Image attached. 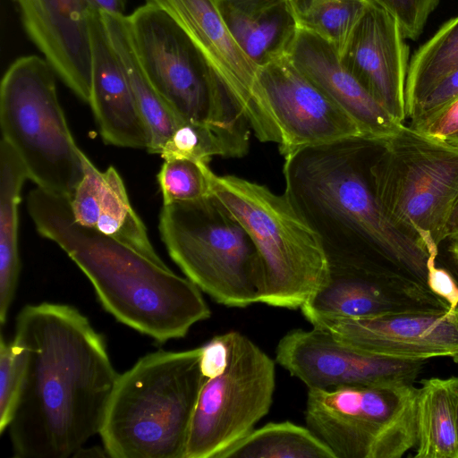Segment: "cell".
I'll list each match as a JSON object with an SVG mask.
<instances>
[{
  "label": "cell",
  "mask_w": 458,
  "mask_h": 458,
  "mask_svg": "<svg viewBox=\"0 0 458 458\" xmlns=\"http://www.w3.org/2000/svg\"><path fill=\"white\" fill-rule=\"evenodd\" d=\"M13 343L22 360L13 456L72 457L99 434L120 375L103 336L75 307L42 302L20 311Z\"/></svg>",
  "instance_id": "obj_1"
},
{
  "label": "cell",
  "mask_w": 458,
  "mask_h": 458,
  "mask_svg": "<svg viewBox=\"0 0 458 458\" xmlns=\"http://www.w3.org/2000/svg\"><path fill=\"white\" fill-rule=\"evenodd\" d=\"M370 138L359 135L284 157V194L318 235L330 268L382 265L427 285L436 257L381 205L369 173Z\"/></svg>",
  "instance_id": "obj_2"
},
{
  "label": "cell",
  "mask_w": 458,
  "mask_h": 458,
  "mask_svg": "<svg viewBox=\"0 0 458 458\" xmlns=\"http://www.w3.org/2000/svg\"><path fill=\"white\" fill-rule=\"evenodd\" d=\"M27 207L38 233L67 253L117 321L163 344L184 337L193 325L210 318L195 284L80 224L70 198L37 187Z\"/></svg>",
  "instance_id": "obj_3"
},
{
  "label": "cell",
  "mask_w": 458,
  "mask_h": 458,
  "mask_svg": "<svg viewBox=\"0 0 458 458\" xmlns=\"http://www.w3.org/2000/svg\"><path fill=\"white\" fill-rule=\"evenodd\" d=\"M201 347L159 350L119 375L99 431L112 458H183L205 377Z\"/></svg>",
  "instance_id": "obj_4"
},
{
  "label": "cell",
  "mask_w": 458,
  "mask_h": 458,
  "mask_svg": "<svg viewBox=\"0 0 458 458\" xmlns=\"http://www.w3.org/2000/svg\"><path fill=\"white\" fill-rule=\"evenodd\" d=\"M212 191L256 247L263 276L260 302L301 309L329 273L317 233L284 193L276 194L266 185L215 174Z\"/></svg>",
  "instance_id": "obj_5"
},
{
  "label": "cell",
  "mask_w": 458,
  "mask_h": 458,
  "mask_svg": "<svg viewBox=\"0 0 458 458\" xmlns=\"http://www.w3.org/2000/svg\"><path fill=\"white\" fill-rule=\"evenodd\" d=\"M369 173L390 218L437 258L458 193V146L403 124L385 140L371 139Z\"/></svg>",
  "instance_id": "obj_6"
},
{
  "label": "cell",
  "mask_w": 458,
  "mask_h": 458,
  "mask_svg": "<svg viewBox=\"0 0 458 458\" xmlns=\"http://www.w3.org/2000/svg\"><path fill=\"white\" fill-rule=\"evenodd\" d=\"M158 228L171 259L215 301L233 308L260 302L263 276L256 247L214 194L163 205Z\"/></svg>",
  "instance_id": "obj_7"
},
{
  "label": "cell",
  "mask_w": 458,
  "mask_h": 458,
  "mask_svg": "<svg viewBox=\"0 0 458 458\" xmlns=\"http://www.w3.org/2000/svg\"><path fill=\"white\" fill-rule=\"evenodd\" d=\"M2 135L38 187L71 198L85 175L79 148L58 100L55 71L37 55L15 60L0 87Z\"/></svg>",
  "instance_id": "obj_8"
},
{
  "label": "cell",
  "mask_w": 458,
  "mask_h": 458,
  "mask_svg": "<svg viewBox=\"0 0 458 458\" xmlns=\"http://www.w3.org/2000/svg\"><path fill=\"white\" fill-rule=\"evenodd\" d=\"M417 397L410 383L309 388L306 424L336 458H401L417 446Z\"/></svg>",
  "instance_id": "obj_9"
},
{
  "label": "cell",
  "mask_w": 458,
  "mask_h": 458,
  "mask_svg": "<svg viewBox=\"0 0 458 458\" xmlns=\"http://www.w3.org/2000/svg\"><path fill=\"white\" fill-rule=\"evenodd\" d=\"M127 20L140 65L182 122L222 123L246 119L198 47L165 12L145 4Z\"/></svg>",
  "instance_id": "obj_10"
},
{
  "label": "cell",
  "mask_w": 458,
  "mask_h": 458,
  "mask_svg": "<svg viewBox=\"0 0 458 458\" xmlns=\"http://www.w3.org/2000/svg\"><path fill=\"white\" fill-rule=\"evenodd\" d=\"M225 368L206 378L188 432L183 458H218L269 411L275 361L256 344L230 331Z\"/></svg>",
  "instance_id": "obj_11"
},
{
  "label": "cell",
  "mask_w": 458,
  "mask_h": 458,
  "mask_svg": "<svg viewBox=\"0 0 458 458\" xmlns=\"http://www.w3.org/2000/svg\"><path fill=\"white\" fill-rule=\"evenodd\" d=\"M251 94L284 157L361 135L356 123L288 56L258 68Z\"/></svg>",
  "instance_id": "obj_12"
},
{
  "label": "cell",
  "mask_w": 458,
  "mask_h": 458,
  "mask_svg": "<svg viewBox=\"0 0 458 458\" xmlns=\"http://www.w3.org/2000/svg\"><path fill=\"white\" fill-rule=\"evenodd\" d=\"M276 361L308 388L413 384L425 363L366 352L316 327L284 335L276 346Z\"/></svg>",
  "instance_id": "obj_13"
},
{
  "label": "cell",
  "mask_w": 458,
  "mask_h": 458,
  "mask_svg": "<svg viewBox=\"0 0 458 458\" xmlns=\"http://www.w3.org/2000/svg\"><path fill=\"white\" fill-rule=\"evenodd\" d=\"M301 310L309 320L445 311L450 307L420 281L374 265L329 268L324 284Z\"/></svg>",
  "instance_id": "obj_14"
},
{
  "label": "cell",
  "mask_w": 458,
  "mask_h": 458,
  "mask_svg": "<svg viewBox=\"0 0 458 458\" xmlns=\"http://www.w3.org/2000/svg\"><path fill=\"white\" fill-rule=\"evenodd\" d=\"M313 327L360 351L398 360L458 355V308L371 318L316 317Z\"/></svg>",
  "instance_id": "obj_15"
},
{
  "label": "cell",
  "mask_w": 458,
  "mask_h": 458,
  "mask_svg": "<svg viewBox=\"0 0 458 458\" xmlns=\"http://www.w3.org/2000/svg\"><path fill=\"white\" fill-rule=\"evenodd\" d=\"M172 18L191 38L213 68L259 140L270 142L271 132L252 100L258 67L231 35L219 0H146Z\"/></svg>",
  "instance_id": "obj_16"
},
{
  "label": "cell",
  "mask_w": 458,
  "mask_h": 458,
  "mask_svg": "<svg viewBox=\"0 0 458 458\" xmlns=\"http://www.w3.org/2000/svg\"><path fill=\"white\" fill-rule=\"evenodd\" d=\"M397 20L369 4L339 55L343 65L398 122L406 114L409 47Z\"/></svg>",
  "instance_id": "obj_17"
},
{
  "label": "cell",
  "mask_w": 458,
  "mask_h": 458,
  "mask_svg": "<svg viewBox=\"0 0 458 458\" xmlns=\"http://www.w3.org/2000/svg\"><path fill=\"white\" fill-rule=\"evenodd\" d=\"M28 36L61 80L89 102L91 81L90 16L86 0H14Z\"/></svg>",
  "instance_id": "obj_18"
},
{
  "label": "cell",
  "mask_w": 458,
  "mask_h": 458,
  "mask_svg": "<svg viewBox=\"0 0 458 458\" xmlns=\"http://www.w3.org/2000/svg\"><path fill=\"white\" fill-rule=\"evenodd\" d=\"M288 57L356 123L362 136L385 140L403 126L343 65L335 49L319 36L298 28Z\"/></svg>",
  "instance_id": "obj_19"
},
{
  "label": "cell",
  "mask_w": 458,
  "mask_h": 458,
  "mask_svg": "<svg viewBox=\"0 0 458 458\" xmlns=\"http://www.w3.org/2000/svg\"><path fill=\"white\" fill-rule=\"evenodd\" d=\"M90 104L103 140L111 145L148 148V133L100 12L93 11Z\"/></svg>",
  "instance_id": "obj_20"
},
{
  "label": "cell",
  "mask_w": 458,
  "mask_h": 458,
  "mask_svg": "<svg viewBox=\"0 0 458 458\" xmlns=\"http://www.w3.org/2000/svg\"><path fill=\"white\" fill-rule=\"evenodd\" d=\"M75 219L167 267L158 256L140 217L132 208L123 181L116 169L99 171L87 157L85 175L70 198Z\"/></svg>",
  "instance_id": "obj_21"
},
{
  "label": "cell",
  "mask_w": 458,
  "mask_h": 458,
  "mask_svg": "<svg viewBox=\"0 0 458 458\" xmlns=\"http://www.w3.org/2000/svg\"><path fill=\"white\" fill-rule=\"evenodd\" d=\"M109 40L126 74L135 103L148 133V151L160 154L182 121L165 104L144 73L131 44L127 15L100 12Z\"/></svg>",
  "instance_id": "obj_22"
},
{
  "label": "cell",
  "mask_w": 458,
  "mask_h": 458,
  "mask_svg": "<svg viewBox=\"0 0 458 458\" xmlns=\"http://www.w3.org/2000/svg\"><path fill=\"white\" fill-rule=\"evenodd\" d=\"M220 9L233 39L258 68L288 56L298 27L285 0L255 12L221 3Z\"/></svg>",
  "instance_id": "obj_23"
},
{
  "label": "cell",
  "mask_w": 458,
  "mask_h": 458,
  "mask_svg": "<svg viewBox=\"0 0 458 458\" xmlns=\"http://www.w3.org/2000/svg\"><path fill=\"white\" fill-rule=\"evenodd\" d=\"M25 167L11 145L0 143V324L3 326L13 302L20 271L18 206Z\"/></svg>",
  "instance_id": "obj_24"
},
{
  "label": "cell",
  "mask_w": 458,
  "mask_h": 458,
  "mask_svg": "<svg viewBox=\"0 0 458 458\" xmlns=\"http://www.w3.org/2000/svg\"><path fill=\"white\" fill-rule=\"evenodd\" d=\"M457 410V377L421 381L417 397L415 458H458Z\"/></svg>",
  "instance_id": "obj_25"
},
{
  "label": "cell",
  "mask_w": 458,
  "mask_h": 458,
  "mask_svg": "<svg viewBox=\"0 0 458 458\" xmlns=\"http://www.w3.org/2000/svg\"><path fill=\"white\" fill-rule=\"evenodd\" d=\"M250 129L246 119L222 123L182 122L159 155L164 159L187 158L207 163L216 156L241 157L249 150Z\"/></svg>",
  "instance_id": "obj_26"
},
{
  "label": "cell",
  "mask_w": 458,
  "mask_h": 458,
  "mask_svg": "<svg viewBox=\"0 0 458 458\" xmlns=\"http://www.w3.org/2000/svg\"><path fill=\"white\" fill-rule=\"evenodd\" d=\"M218 458H336L308 427L270 422L252 429Z\"/></svg>",
  "instance_id": "obj_27"
},
{
  "label": "cell",
  "mask_w": 458,
  "mask_h": 458,
  "mask_svg": "<svg viewBox=\"0 0 458 458\" xmlns=\"http://www.w3.org/2000/svg\"><path fill=\"white\" fill-rule=\"evenodd\" d=\"M458 70V15L445 22L413 55L405 84L406 114L445 77Z\"/></svg>",
  "instance_id": "obj_28"
},
{
  "label": "cell",
  "mask_w": 458,
  "mask_h": 458,
  "mask_svg": "<svg viewBox=\"0 0 458 458\" xmlns=\"http://www.w3.org/2000/svg\"><path fill=\"white\" fill-rule=\"evenodd\" d=\"M297 27L327 41L340 55L368 0H285Z\"/></svg>",
  "instance_id": "obj_29"
},
{
  "label": "cell",
  "mask_w": 458,
  "mask_h": 458,
  "mask_svg": "<svg viewBox=\"0 0 458 458\" xmlns=\"http://www.w3.org/2000/svg\"><path fill=\"white\" fill-rule=\"evenodd\" d=\"M214 175L207 162L165 159L157 174L163 205L194 201L213 194Z\"/></svg>",
  "instance_id": "obj_30"
},
{
  "label": "cell",
  "mask_w": 458,
  "mask_h": 458,
  "mask_svg": "<svg viewBox=\"0 0 458 458\" xmlns=\"http://www.w3.org/2000/svg\"><path fill=\"white\" fill-rule=\"evenodd\" d=\"M22 380V360L13 343L0 335V434L8 428Z\"/></svg>",
  "instance_id": "obj_31"
},
{
  "label": "cell",
  "mask_w": 458,
  "mask_h": 458,
  "mask_svg": "<svg viewBox=\"0 0 458 458\" xmlns=\"http://www.w3.org/2000/svg\"><path fill=\"white\" fill-rule=\"evenodd\" d=\"M390 13L399 22L405 38L416 40L440 0H368Z\"/></svg>",
  "instance_id": "obj_32"
},
{
  "label": "cell",
  "mask_w": 458,
  "mask_h": 458,
  "mask_svg": "<svg viewBox=\"0 0 458 458\" xmlns=\"http://www.w3.org/2000/svg\"><path fill=\"white\" fill-rule=\"evenodd\" d=\"M409 126L429 137L446 140L458 132V99L427 117L411 122Z\"/></svg>",
  "instance_id": "obj_33"
},
{
  "label": "cell",
  "mask_w": 458,
  "mask_h": 458,
  "mask_svg": "<svg viewBox=\"0 0 458 458\" xmlns=\"http://www.w3.org/2000/svg\"><path fill=\"white\" fill-rule=\"evenodd\" d=\"M458 99V70L441 81L412 110L411 122L427 117Z\"/></svg>",
  "instance_id": "obj_34"
},
{
  "label": "cell",
  "mask_w": 458,
  "mask_h": 458,
  "mask_svg": "<svg viewBox=\"0 0 458 458\" xmlns=\"http://www.w3.org/2000/svg\"><path fill=\"white\" fill-rule=\"evenodd\" d=\"M427 286L447 302L450 310L458 308V284L446 269L437 267L436 259L428 264Z\"/></svg>",
  "instance_id": "obj_35"
},
{
  "label": "cell",
  "mask_w": 458,
  "mask_h": 458,
  "mask_svg": "<svg viewBox=\"0 0 458 458\" xmlns=\"http://www.w3.org/2000/svg\"><path fill=\"white\" fill-rule=\"evenodd\" d=\"M281 1L283 0H219L221 4H228L245 12L259 11Z\"/></svg>",
  "instance_id": "obj_36"
},
{
  "label": "cell",
  "mask_w": 458,
  "mask_h": 458,
  "mask_svg": "<svg viewBox=\"0 0 458 458\" xmlns=\"http://www.w3.org/2000/svg\"><path fill=\"white\" fill-rule=\"evenodd\" d=\"M96 11L124 15L127 0H86Z\"/></svg>",
  "instance_id": "obj_37"
},
{
  "label": "cell",
  "mask_w": 458,
  "mask_h": 458,
  "mask_svg": "<svg viewBox=\"0 0 458 458\" xmlns=\"http://www.w3.org/2000/svg\"><path fill=\"white\" fill-rule=\"evenodd\" d=\"M445 240L450 242L449 246H458V193L453 203L445 226Z\"/></svg>",
  "instance_id": "obj_38"
},
{
  "label": "cell",
  "mask_w": 458,
  "mask_h": 458,
  "mask_svg": "<svg viewBox=\"0 0 458 458\" xmlns=\"http://www.w3.org/2000/svg\"><path fill=\"white\" fill-rule=\"evenodd\" d=\"M108 456L106 452L104 446H92L89 448H84L82 446L79 451L75 453L72 456L74 458H81V457H106Z\"/></svg>",
  "instance_id": "obj_39"
},
{
  "label": "cell",
  "mask_w": 458,
  "mask_h": 458,
  "mask_svg": "<svg viewBox=\"0 0 458 458\" xmlns=\"http://www.w3.org/2000/svg\"><path fill=\"white\" fill-rule=\"evenodd\" d=\"M448 250L452 254L454 261L458 268V247H449Z\"/></svg>",
  "instance_id": "obj_40"
},
{
  "label": "cell",
  "mask_w": 458,
  "mask_h": 458,
  "mask_svg": "<svg viewBox=\"0 0 458 458\" xmlns=\"http://www.w3.org/2000/svg\"><path fill=\"white\" fill-rule=\"evenodd\" d=\"M445 141L453 145L458 146V132L449 137Z\"/></svg>",
  "instance_id": "obj_41"
},
{
  "label": "cell",
  "mask_w": 458,
  "mask_h": 458,
  "mask_svg": "<svg viewBox=\"0 0 458 458\" xmlns=\"http://www.w3.org/2000/svg\"><path fill=\"white\" fill-rule=\"evenodd\" d=\"M456 437H457V449H458V410H457V418H456Z\"/></svg>",
  "instance_id": "obj_42"
},
{
  "label": "cell",
  "mask_w": 458,
  "mask_h": 458,
  "mask_svg": "<svg viewBox=\"0 0 458 458\" xmlns=\"http://www.w3.org/2000/svg\"><path fill=\"white\" fill-rule=\"evenodd\" d=\"M452 359L458 364V355L454 356Z\"/></svg>",
  "instance_id": "obj_43"
}]
</instances>
